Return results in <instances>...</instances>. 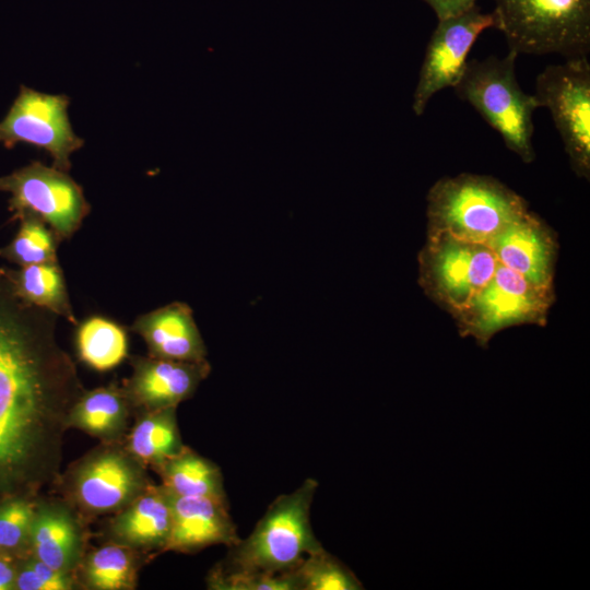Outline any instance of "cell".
<instances>
[{
	"label": "cell",
	"instance_id": "cell-1",
	"mask_svg": "<svg viewBox=\"0 0 590 590\" xmlns=\"http://www.w3.org/2000/svg\"><path fill=\"white\" fill-rule=\"evenodd\" d=\"M56 315L22 302L0 271V503L59 477L68 416L84 391Z\"/></svg>",
	"mask_w": 590,
	"mask_h": 590
},
{
	"label": "cell",
	"instance_id": "cell-2",
	"mask_svg": "<svg viewBox=\"0 0 590 590\" xmlns=\"http://www.w3.org/2000/svg\"><path fill=\"white\" fill-rule=\"evenodd\" d=\"M426 200L427 235L446 232L486 245L529 211L526 200L498 179L471 173L440 178Z\"/></svg>",
	"mask_w": 590,
	"mask_h": 590
},
{
	"label": "cell",
	"instance_id": "cell-3",
	"mask_svg": "<svg viewBox=\"0 0 590 590\" xmlns=\"http://www.w3.org/2000/svg\"><path fill=\"white\" fill-rule=\"evenodd\" d=\"M318 482L305 480L299 487L276 497L251 533L229 546L217 564L225 570L284 573L322 547L310 524V507Z\"/></svg>",
	"mask_w": 590,
	"mask_h": 590
},
{
	"label": "cell",
	"instance_id": "cell-4",
	"mask_svg": "<svg viewBox=\"0 0 590 590\" xmlns=\"http://www.w3.org/2000/svg\"><path fill=\"white\" fill-rule=\"evenodd\" d=\"M517 57L509 50L503 58L468 60L452 88L502 137L506 148L530 164L535 160L533 114L540 106L534 94L519 85Z\"/></svg>",
	"mask_w": 590,
	"mask_h": 590
},
{
	"label": "cell",
	"instance_id": "cell-5",
	"mask_svg": "<svg viewBox=\"0 0 590 590\" xmlns=\"http://www.w3.org/2000/svg\"><path fill=\"white\" fill-rule=\"evenodd\" d=\"M494 14L517 55L587 56L590 0H495Z\"/></svg>",
	"mask_w": 590,
	"mask_h": 590
},
{
	"label": "cell",
	"instance_id": "cell-6",
	"mask_svg": "<svg viewBox=\"0 0 590 590\" xmlns=\"http://www.w3.org/2000/svg\"><path fill=\"white\" fill-rule=\"evenodd\" d=\"M58 480L64 500L81 517L116 514L154 483L122 441L101 442Z\"/></svg>",
	"mask_w": 590,
	"mask_h": 590
},
{
	"label": "cell",
	"instance_id": "cell-7",
	"mask_svg": "<svg viewBox=\"0 0 590 590\" xmlns=\"http://www.w3.org/2000/svg\"><path fill=\"white\" fill-rule=\"evenodd\" d=\"M553 302L554 287L533 285L498 262L489 281L452 317L461 337H472L486 349L505 328L544 326Z\"/></svg>",
	"mask_w": 590,
	"mask_h": 590
},
{
	"label": "cell",
	"instance_id": "cell-8",
	"mask_svg": "<svg viewBox=\"0 0 590 590\" xmlns=\"http://www.w3.org/2000/svg\"><path fill=\"white\" fill-rule=\"evenodd\" d=\"M497 263L486 244L446 232L427 235L418 253V283L428 298L455 315L489 281Z\"/></svg>",
	"mask_w": 590,
	"mask_h": 590
},
{
	"label": "cell",
	"instance_id": "cell-9",
	"mask_svg": "<svg viewBox=\"0 0 590 590\" xmlns=\"http://www.w3.org/2000/svg\"><path fill=\"white\" fill-rule=\"evenodd\" d=\"M534 96L548 109L574 173L590 178V63L587 56L547 66Z\"/></svg>",
	"mask_w": 590,
	"mask_h": 590
},
{
	"label": "cell",
	"instance_id": "cell-10",
	"mask_svg": "<svg viewBox=\"0 0 590 590\" xmlns=\"http://www.w3.org/2000/svg\"><path fill=\"white\" fill-rule=\"evenodd\" d=\"M0 191L10 193L12 221L25 214L42 219L60 238H70L91 212L82 187L68 174L39 161L0 177Z\"/></svg>",
	"mask_w": 590,
	"mask_h": 590
},
{
	"label": "cell",
	"instance_id": "cell-11",
	"mask_svg": "<svg viewBox=\"0 0 590 590\" xmlns=\"http://www.w3.org/2000/svg\"><path fill=\"white\" fill-rule=\"evenodd\" d=\"M64 94H47L21 85L9 111L0 121V143L12 149L25 143L45 150L52 166L69 172L70 156L84 145L72 129Z\"/></svg>",
	"mask_w": 590,
	"mask_h": 590
},
{
	"label": "cell",
	"instance_id": "cell-12",
	"mask_svg": "<svg viewBox=\"0 0 590 590\" xmlns=\"http://www.w3.org/2000/svg\"><path fill=\"white\" fill-rule=\"evenodd\" d=\"M492 27H497L494 12L484 13L476 5L462 14L438 21L426 46L412 98V110L417 117L425 113L435 94L456 85L473 44Z\"/></svg>",
	"mask_w": 590,
	"mask_h": 590
},
{
	"label": "cell",
	"instance_id": "cell-13",
	"mask_svg": "<svg viewBox=\"0 0 590 590\" xmlns=\"http://www.w3.org/2000/svg\"><path fill=\"white\" fill-rule=\"evenodd\" d=\"M131 367L122 388L138 411L177 408L194 394L211 371L208 359L182 362L150 355L133 356Z\"/></svg>",
	"mask_w": 590,
	"mask_h": 590
},
{
	"label": "cell",
	"instance_id": "cell-14",
	"mask_svg": "<svg viewBox=\"0 0 590 590\" xmlns=\"http://www.w3.org/2000/svg\"><path fill=\"white\" fill-rule=\"evenodd\" d=\"M498 262L529 283L553 287L557 240L552 228L528 211L507 225L487 244Z\"/></svg>",
	"mask_w": 590,
	"mask_h": 590
},
{
	"label": "cell",
	"instance_id": "cell-15",
	"mask_svg": "<svg viewBox=\"0 0 590 590\" xmlns=\"http://www.w3.org/2000/svg\"><path fill=\"white\" fill-rule=\"evenodd\" d=\"M85 532L81 516L66 500L37 502L28 538V553L51 568L75 574Z\"/></svg>",
	"mask_w": 590,
	"mask_h": 590
},
{
	"label": "cell",
	"instance_id": "cell-16",
	"mask_svg": "<svg viewBox=\"0 0 590 590\" xmlns=\"http://www.w3.org/2000/svg\"><path fill=\"white\" fill-rule=\"evenodd\" d=\"M167 492L172 504V529L164 552L193 553L217 544L229 547L240 540L227 502Z\"/></svg>",
	"mask_w": 590,
	"mask_h": 590
},
{
	"label": "cell",
	"instance_id": "cell-17",
	"mask_svg": "<svg viewBox=\"0 0 590 590\" xmlns=\"http://www.w3.org/2000/svg\"><path fill=\"white\" fill-rule=\"evenodd\" d=\"M114 515L107 529L109 542L142 554L164 552L172 529V504L162 484H151Z\"/></svg>",
	"mask_w": 590,
	"mask_h": 590
},
{
	"label": "cell",
	"instance_id": "cell-18",
	"mask_svg": "<svg viewBox=\"0 0 590 590\" xmlns=\"http://www.w3.org/2000/svg\"><path fill=\"white\" fill-rule=\"evenodd\" d=\"M131 330L143 339L150 356L182 362L206 359V346L186 303L174 302L140 315Z\"/></svg>",
	"mask_w": 590,
	"mask_h": 590
},
{
	"label": "cell",
	"instance_id": "cell-19",
	"mask_svg": "<svg viewBox=\"0 0 590 590\" xmlns=\"http://www.w3.org/2000/svg\"><path fill=\"white\" fill-rule=\"evenodd\" d=\"M134 411L128 396L115 382L80 394L68 416V427L80 429L101 442L123 441Z\"/></svg>",
	"mask_w": 590,
	"mask_h": 590
},
{
	"label": "cell",
	"instance_id": "cell-20",
	"mask_svg": "<svg viewBox=\"0 0 590 590\" xmlns=\"http://www.w3.org/2000/svg\"><path fill=\"white\" fill-rule=\"evenodd\" d=\"M176 409L139 411L130 426L122 444L144 467L154 470L186 447L179 432Z\"/></svg>",
	"mask_w": 590,
	"mask_h": 590
},
{
	"label": "cell",
	"instance_id": "cell-21",
	"mask_svg": "<svg viewBox=\"0 0 590 590\" xmlns=\"http://www.w3.org/2000/svg\"><path fill=\"white\" fill-rule=\"evenodd\" d=\"M14 294L24 303L45 309L76 324L66 279L58 261L0 268Z\"/></svg>",
	"mask_w": 590,
	"mask_h": 590
},
{
	"label": "cell",
	"instance_id": "cell-22",
	"mask_svg": "<svg viewBox=\"0 0 590 590\" xmlns=\"http://www.w3.org/2000/svg\"><path fill=\"white\" fill-rule=\"evenodd\" d=\"M154 471L161 484L174 495L227 502L220 468L188 446Z\"/></svg>",
	"mask_w": 590,
	"mask_h": 590
},
{
	"label": "cell",
	"instance_id": "cell-23",
	"mask_svg": "<svg viewBox=\"0 0 590 590\" xmlns=\"http://www.w3.org/2000/svg\"><path fill=\"white\" fill-rule=\"evenodd\" d=\"M143 554L109 542L83 556L75 577L79 586L90 590H132Z\"/></svg>",
	"mask_w": 590,
	"mask_h": 590
},
{
	"label": "cell",
	"instance_id": "cell-24",
	"mask_svg": "<svg viewBox=\"0 0 590 590\" xmlns=\"http://www.w3.org/2000/svg\"><path fill=\"white\" fill-rule=\"evenodd\" d=\"M76 326V354L90 368L107 371L120 365L128 356V333L115 320L94 315Z\"/></svg>",
	"mask_w": 590,
	"mask_h": 590
},
{
	"label": "cell",
	"instance_id": "cell-25",
	"mask_svg": "<svg viewBox=\"0 0 590 590\" xmlns=\"http://www.w3.org/2000/svg\"><path fill=\"white\" fill-rule=\"evenodd\" d=\"M19 221L16 235L0 248V258L19 267L58 261L57 249L61 240L57 234L35 215L25 214Z\"/></svg>",
	"mask_w": 590,
	"mask_h": 590
},
{
	"label": "cell",
	"instance_id": "cell-26",
	"mask_svg": "<svg viewBox=\"0 0 590 590\" xmlns=\"http://www.w3.org/2000/svg\"><path fill=\"white\" fill-rule=\"evenodd\" d=\"M296 575L300 590L364 589L354 573L323 547L307 555Z\"/></svg>",
	"mask_w": 590,
	"mask_h": 590
},
{
	"label": "cell",
	"instance_id": "cell-27",
	"mask_svg": "<svg viewBox=\"0 0 590 590\" xmlns=\"http://www.w3.org/2000/svg\"><path fill=\"white\" fill-rule=\"evenodd\" d=\"M212 590H300L296 569L284 573L225 570L215 565L206 576Z\"/></svg>",
	"mask_w": 590,
	"mask_h": 590
},
{
	"label": "cell",
	"instance_id": "cell-28",
	"mask_svg": "<svg viewBox=\"0 0 590 590\" xmlns=\"http://www.w3.org/2000/svg\"><path fill=\"white\" fill-rule=\"evenodd\" d=\"M37 502V497H14L0 503V552H28Z\"/></svg>",
	"mask_w": 590,
	"mask_h": 590
},
{
	"label": "cell",
	"instance_id": "cell-29",
	"mask_svg": "<svg viewBox=\"0 0 590 590\" xmlns=\"http://www.w3.org/2000/svg\"><path fill=\"white\" fill-rule=\"evenodd\" d=\"M19 564L16 590H72L79 586L75 574L49 567L27 553Z\"/></svg>",
	"mask_w": 590,
	"mask_h": 590
},
{
	"label": "cell",
	"instance_id": "cell-30",
	"mask_svg": "<svg viewBox=\"0 0 590 590\" xmlns=\"http://www.w3.org/2000/svg\"><path fill=\"white\" fill-rule=\"evenodd\" d=\"M435 12L437 20L462 14L474 8L477 0H423Z\"/></svg>",
	"mask_w": 590,
	"mask_h": 590
},
{
	"label": "cell",
	"instance_id": "cell-31",
	"mask_svg": "<svg viewBox=\"0 0 590 590\" xmlns=\"http://www.w3.org/2000/svg\"><path fill=\"white\" fill-rule=\"evenodd\" d=\"M17 568L15 554L0 552V590L14 589Z\"/></svg>",
	"mask_w": 590,
	"mask_h": 590
}]
</instances>
